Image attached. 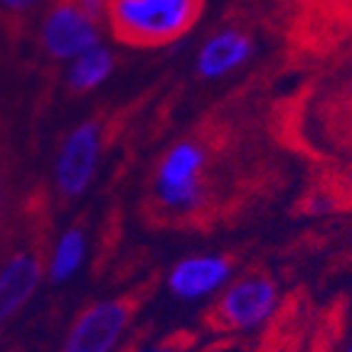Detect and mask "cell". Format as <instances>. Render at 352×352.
I'll return each mask as SVG.
<instances>
[{
    "label": "cell",
    "mask_w": 352,
    "mask_h": 352,
    "mask_svg": "<svg viewBox=\"0 0 352 352\" xmlns=\"http://www.w3.org/2000/svg\"><path fill=\"white\" fill-rule=\"evenodd\" d=\"M106 12L124 40L165 45L192 28L200 0H109Z\"/></svg>",
    "instance_id": "cell-1"
},
{
    "label": "cell",
    "mask_w": 352,
    "mask_h": 352,
    "mask_svg": "<svg viewBox=\"0 0 352 352\" xmlns=\"http://www.w3.org/2000/svg\"><path fill=\"white\" fill-rule=\"evenodd\" d=\"M205 151L197 143L182 141L173 146L160 160L158 175H155V192L165 207L177 212L195 210L205 200Z\"/></svg>",
    "instance_id": "cell-2"
},
{
    "label": "cell",
    "mask_w": 352,
    "mask_h": 352,
    "mask_svg": "<svg viewBox=\"0 0 352 352\" xmlns=\"http://www.w3.org/2000/svg\"><path fill=\"white\" fill-rule=\"evenodd\" d=\"M101 158V129L94 121L69 131L54 160V185L65 197H79L89 190Z\"/></svg>",
    "instance_id": "cell-3"
},
{
    "label": "cell",
    "mask_w": 352,
    "mask_h": 352,
    "mask_svg": "<svg viewBox=\"0 0 352 352\" xmlns=\"http://www.w3.org/2000/svg\"><path fill=\"white\" fill-rule=\"evenodd\" d=\"M42 47L59 62H72L87 50L101 45V30L96 18L87 15L79 3H59L50 8L40 25Z\"/></svg>",
    "instance_id": "cell-4"
},
{
    "label": "cell",
    "mask_w": 352,
    "mask_h": 352,
    "mask_svg": "<svg viewBox=\"0 0 352 352\" xmlns=\"http://www.w3.org/2000/svg\"><path fill=\"white\" fill-rule=\"evenodd\" d=\"M131 323V303L118 298L99 300L76 318L62 352H113Z\"/></svg>",
    "instance_id": "cell-5"
},
{
    "label": "cell",
    "mask_w": 352,
    "mask_h": 352,
    "mask_svg": "<svg viewBox=\"0 0 352 352\" xmlns=\"http://www.w3.org/2000/svg\"><path fill=\"white\" fill-rule=\"evenodd\" d=\"M278 305L276 283L266 276H244L229 283L217 303V318L236 330H254L264 325Z\"/></svg>",
    "instance_id": "cell-6"
},
{
    "label": "cell",
    "mask_w": 352,
    "mask_h": 352,
    "mask_svg": "<svg viewBox=\"0 0 352 352\" xmlns=\"http://www.w3.org/2000/svg\"><path fill=\"white\" fill-rule=\"evenodd\" d=\"M232 278V261L219 254H200L177 261L168 274V288L180 300H200L217 294Z\"/></svg>",
    "instance_id": "cell-7"
},
{
    "label": "cell",
    "mask_w": 352,
    "mask_h": 352,
    "mask_svg": "<svg viewBox=\"0 0 352 352\" xmlns=\"http://www.w3.org/2000/svg\"><path fill=\"white\" fill-rule=\"evenodd\" d=\"M254 54V42L247 32L234 28L217 30L214 35H210L202 47L197 50V74L202 79H222L244 67Z\"/></svg>",
    "instance_id": "cell-8"
},
{
    "label": "cell",
    "mask_w": 352,
    "mask_h": 352,
    "mask_svg": "<svg viewBox=\"0 0 352 352\" xmlns=\"http://www.w3.org/2000/svg\"><path fill=\"white\" fill-rule=\"evenodd\" d=\"M40 276V264L32 254H15L0 269V325L35 296Z\"/></svg>",
    "instance_id": "cell-9"
},
{
    "label": "cell",
    "mask_w": 352,
    "mask_h": 352,
    "mask_svg": "<svg viewBox=\"0 0 352 352\" xmlns=\"http://www.w3.org/2000/svg\"><path fill=\"white\" fill-rule=\"evenodd\" d=\"M67 82L74 91H94L104 82H109V76L113 74V52L106 45H96V47L87 50L72 62H67Z\"/></svg>",
    "instance_id": "cell-10"
},
{
    "label": "cell",
    "mask_w": 352,
    "mask_h": 352,
    "mask_svg": "<svg viewBox=\"0 0 352 352\" xmlns=\"http://www.w3.org/2000/svg\"><path fill=\"white\" fill-rule=\"evenodd\" d=\"M87 258V236L79 227L65 229L54 241L52 256L47 264V276L52 283H67Z\"/></svg>",
    "instance_id": "cell-11"
},
{
    "label": "cell",
    "mask_w": 352,
    "mask_h": 352,
    "mask_svg": "<svg viewBox=\"0 0 352 352\" xmlns=\"http://www.w3.org/2000/svg\"><path fill=\"white\" fill-rule=\"evenodd\" d=\"M76 3H79V8H82L87 15H91V18H96V20L109 10V0H76Z\"/></svg>",
    "instance_id": "cell-12"
},
{
    "label": "cell",
    "mask_w": 352,
    "mask_h": 352,
    "mask_svg": "<svg viewBox=\"0 0 352 352\" xmlns=\"http://www.w3.org/2000/svg\"><path fill=\"white\" fill-rule=\"evenodd\" d=\"M42 0H0V8L8 12H28L40 6Z\"/></svg>",
    "instance_id": "cell-13"
},
{
    "label": "cell",
    "mask_w": 352,
    "mask_h": 352,
    "mask_svg": "<svg viewBox=\"0 0 352 352\" xmlns=\"http://www.w3.org/2000/svg\"><path fill=\"white\" fill-rule=\"evenodd\" d=\"M146 352H170V350H158V347H155V350H146Z\"/></svg>",
    "instance_id": "cell-14"
},
{
    "label": "cell",
    "mask_w": 352,
    "mask_h": 352,
    "mask_svg": "<svg viewBox=\"0 0 352 352\" xmlns=\"http://www.w3.org/2000/svg\"><path fill=\"white\" fill-rule=\"evenodd\" d=\"M345 352H352V345H350V347H347V350H345Z\"/></svg>",
    "instance_id": "cell-15"
}]
</instances>
